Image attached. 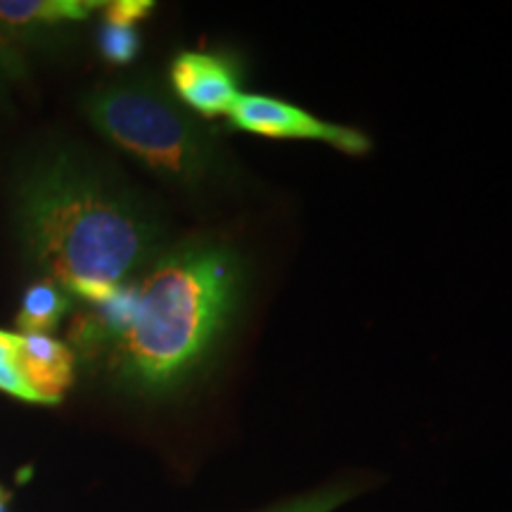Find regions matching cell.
Returning <instances> with one entry per match:
<instances>
[{
  "label": "cell",
  "mask_w": 512,
  "mask_h": 512,
  "mask_svg": "<svg viewBox=\"0 0 512 512\" xmlns=\"http://www.w3.org/2000/svg\"><path fill=\"white\" fill-rule=\"evenodd\" d=\"M17 366L36 403H60L72 389L76 356L69 344L53 335H22L19 332Z\"/></svg>",
  "instance_id": "cell-6"
},
{
  "label": "cell",
  "mask_w": 512,
  "mask_h": 512,
  "mask_svg": "<svg viewBox=\"0 0 512 512\" xmlns=\"http://www.w3.org/2000/svg\"><path fill=\"white\" fill-rule=\"evenodd\" d=\"M102 3L91 0H0V27L24 29L34 24H57L86 19Z\"/></svg>",
  "instance_id": "cell-7"
},
{
  "label": "cell",
  "mask_w": 512,
  "mask_h": 512,
  "mask_svg": "<svg viewBox=\"0 0 512 512\" xmlns=\"http://www.w3.org/2000/svg\"><path fill=\"white\" fill-rule=\"evenodd\" d=\"M72 306V294L55 280L43 278L24 292L22 309H19L17 325L22 335H48L60 325Z\"/></svg>",
  "instance_id": "cell-8"
},
{
  "label": "cell",
  "mask_w": 512,
  "mask_h": 512,
  "mask_svg": "<svg viewBox=\"0 0 512 512\" xmlns=\"http://www.w3.org/2000/svg\"><path fill=\"white\" fill-rule=\"evenodd\" d=\"M230 126L238 131L275 140H316L344 155H366L370 138L351 126H339L306 112L294 102L273 95L242 93L228 112Z\"/></svg>",
  "instance_id": "cell-4"
},
{
  "label": "cell",
  "mask_w": 512,
  "mask_h": 512,
  "mask_svg": "<svg viewBox=\"0 0 512 512\" xmlns=\"http://www.w3.org/2000/svg\"><path fill=\"white\" fill-rule=\"evenodd\" d=\"M17 221L27 252L48 278L91 306L140 271L162 242L155 216L131 192L67 152L22 178Z\"/></svg>",
  "instance_id": "cell-2"
},
{
  "label": "cell",
  "mask_w": 512,
  "mask_h": 512,
  "mask_svg": "<svg viewBox=\"0 0 512 512\" xmlns=\"http://www.w3.org/2000/svg\"><path fill=\"white\" fill-rule=\"evenodd\" d=\"M5 501H8V496H5V491L0 489V512H5Z\"/></svg>",
  "instance_id": "cell-13"
},
{
  "label": "cell",
  "mask_w": 512,
  "mask_h": 512,
  "mask_svg": "<svg viewBox=\"0 0 512 512\" xmlns=\"http://www.w3.org/2000/svg\"><path fill=\"white\" fill-rule=\"evenodd\" d=\"M249 268L226 240H192L159 256L136 283V306L110 368L131 392L174 394L209 368L240 316Z\"/></svg>",
  "instance_id": "cell-1"
},
{
  "label": "cell",
  "mask_w": 512,
  "mask_h": 512,
  "mask_svg": "<svg viewBox=\"0 0 512 512\" xmlns=\"http://www.w3.org/2000/svg\"><path fill=\"white\" fill-rule=\"evenodd\" d=\"M17 351H19V332L0 330V392L17 396L22 401L36 403L34 394L24 382L22 373L17 366Z\"/></svg>",
  "instance_id": "cell-10"
},
{
  "label": "cell",
  "mask_w": 512,
  "mask_h": 512,
  "mask_svg": "<svg viewBox=\"0 0 512 512\" xmlns=\"http://www.w3.org/2000/svg\"><path fill=\"white\" fill-rule=\"evenodd\" d=\"M98 48L102 57L112 64H128L140 53V34L136 27L102 22L98 31Z\"/></svg>",
  "instance_id": "cell-9"
},
{
  "label": "cell",
  "mask_w": 512,
  "mask_h": 512,
  "mask_svg": "<svg viewBox=\"0 0 512 512\" xmlns=\"http://www.w3.org/2000/svg\"><path fill=\"white\" fill-rule=\"evenodd\" d=\"M105 8V22L136 27L140 19L150 15L155 3L150 0H114V3H105Z\"/></svg>",
  "instance_id": "cell-12"
},
{
  "label": "cell",
  "mask_w": 512,
  "mask_h": 512,
  "mask_svg": "<svg viewBox=\"0 0 512 512\" xmlns=\"http://www.w3.org/2000/svg\"><path fill=\"white\" fill-rule=\"evenodd\" d=\"M171 88L176 98L204 119L228 114L240 98V69L230 57L202 50H183L171 62Z\"/></svg>",
  "instance_id": "cell-5"
},
{
  "label": "cell",
  "mask_w": 512,
  "mask_h": 512,
  "mask_svg": "<svg viewBox=\"0 0 512 512\" xmlns=\"http://www.w3.org/2000/svg\"><path fill=\"white\" fill-rule=\"evenodd\" d=\"M91 124L159 178L200 192L233 178L214 133L155 81L126 79L86 98Z\"/></svg>",
  "instance_id": "cell-3"
},
{
  "label": "cell",
  "mask_w": 512,
  "mask_h": 512,
  "mask_svg": "<svg viewBox=\"0 0 512 512\" xmlns=\"http://www.w3.org/2000/svg\"><path fill=\"white\" fill-rule=\"evenodd\" d=\"M354 494L356 489H351V486H325V489L297 496L292 501L280 503L264 512H335L339 505L347 503Z\"/></svg>",
  "instance_id": "cell-11"
}]
</instances>
